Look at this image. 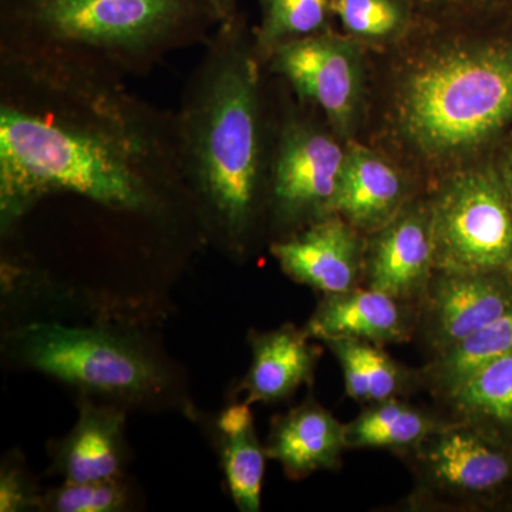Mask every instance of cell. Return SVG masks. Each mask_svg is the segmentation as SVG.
I'll list each match as a JSON object with an SVG mask.
<instances>
[{
	"label": "cell",
	"instance_id": "44dd1931",
	"mask_svg": "<svg viewBox=\"0 0 512 512\" xmlns=\"http://www.w3.org/2000/svg\"><path fill=\"white\" fill-rule=\"evenodd\" d=\"M450 394L468 419L512 436V353L481 367Z\"/></svg>",
	"mask_w": 512,
	"mask_h": 512
},
{
	"label": "cell",
	"instance_id": "cb8c5ba5",
	"mask_svg": "<svg viewBox=\"0 0 512 512\" xmlns=\"http://www.w3.org/2000/svg\"><path fill=\"white\" fill-rule=\"evenodd\" d=\"M511 353L512 306L501 318L444 349L443 356L434 366V377L440 386L451 393L481 367Z\"/></svg>",
	"mask_w": 512,
	"mask_h": 512
},
{
	"label": "cell",
	"instance_id": "52a82bcc",
	"mask_svg": "<svg viewBox=\"0 0 512 512\" xmlns=\"http://www.w3.org/2000/svg\"><path fill=\"white\" fill-rule=\"evenodd\" d=\"M12 339L23 363L87 392L134 399L164 383L153 357L104 330L30 323Z\"/></svg>",
	"mask_w": 512,
	"mask_h": 512
},
{
	"label": "cell",
	"instance_id": "5bb4252c",
	"mask_svg": "<svg viewBox=\"0 0 512 512\" xmlns=\"http://www.w3.org/2000/svg\"><path fill=\"white\" fill-rule=\"evenodd\" d=\"M433 302L437 338L447 349L511 308V274H441Z\"/></svg>",
	"mask_w": 512,
	"mask_h": 512
},
{
	"label": "cell",
	"instance_id": "4316f807",
	"mask_svg": "<svg viewBox=\"0 0 512 512\" xmlns=\"http://www.w3.org/2000/svg\"><path fill=\"white\" fill-rule=\"evenodd\" d=\"M42 495L30 484L28 474L18 464H8L0 474V511L16 512L39 507Z\"/></svg>",
	"mask_w": 512,
	"mask_h": 512
},
{
	"label": "cell",
	"instance_id": "83f0119b",
	"mask_svg": "<svg viewBox=\"0 0 512 512\" xmlns=\"http://www.w3.org/2000/svg\"><path fill=\"white\" fill-rule=\"evenodd\" d=\"M495 165H497L498 173H500L501 178H503L505 188H507L512 201V141L508 144L507 148H505L500 161Z\"/></svg>",
	"mask_w": 512,
	"mask_h": 512
},
{
	"label": "cell",
	"instance_id": "2e32d148",
	"mask_svg": "<svg viewBox=\"0 0 512 512\" xmlns=\"http://www.w3.org/2000/svg\"><path fill=\"white\" fill-rule=\"evenodd\" d=\"M308 338L293 326L252 338V363L241 382L248 404L278 402L312 382L319 352Z\"/></svg>",
	"mask_w": 512,
	"mask_h": 512
},
{
	"label": "cell",
	"instance_id": "ba28073f",
	"mask_svg": "<svg viewBox=\"0 0 512 512\" xmlns=\"http://www.w3.org/2000/svg\"><path fill=\"white\" fill-rule=\"evenodd\" d=\"M295 99L318 111L340 140H353L365 109L363 47L336 30L278 47L266 62Z\"/></svg>",
	"mask_w": 512,
	"mask_h": 512
},
{
	"label": "cell",
	"instance_id": "8992f818",
	"mask_svg": "<svg viewBox=\"0 0 512 512\" xmlns=\"http://www.w3.org/2000/svg\"><path fill=\"white\" fill-rule=\"evenodd\" d=\"M289 93L284 109L275 113L266 210L276 224L295 232L333 214L346 143L316 117L318 111Z\"/></svg>",
	"mask_w": 512,
	"mask_h": 512
},
{
	"label": "cell",
	"instance_id": "277c9868",
	"mask_svg": "<svg viewBox=\"0 0 512 512\" xmlns=\"http://www.w3.org/2000/svg\"><path fill=\"white\" fill-rule=\"evenodd\" d=\"M211 0H0V52L146 76L220 25Z\"/></svg>",
	"mask_w": 512,
	"mask_h": 512
},
{
	"label": "cell",
	"instance_id": "5b68a950",
	"mask_svg": "<svg viewBox=\"0 0 512 512\" xmlns=\"http://www.w3.org/2000/svg\"><path fill=\"white\" fill-rule=\"evenodd\" d=\"M429 204L436 271L512 275V201L497 165L451 171Z\"/></svg>",
	"mask_w": 512,
	"mask_h": 512
},
{
	"label": "cell",
	"instance_id": "ffe728a7",
	"mask_svg": "<svg viewBox=\"0 0 512 512\" xmlns=\"http://www.w3.org/2000/svg\"><path fill=\"white\" fill-rule=\"evenodd\" d=\"M258 5L261 22L252 33L265 66L278 47L335 30V0H258Z\"/></svg>",
	"mask_w": 512,
	"mask_h": 512
},
{
	"label": "cell",
	"instance_id": "9a60e30c",
	"mask_svg": "<svg viewBox=\"0 0 512 512\" xmlns=\"http://www.w3.org/2000/svg\"><path fill=\"white\" fill-rule=\"evenodd\" d=\"M345 448V426L318 404L306 403L275 421L265 453L289 477L303 478L336 467Z\"/></svg>",
	"mask_w": 512,
	"mask_h": 512
},
{
	"label": "cell",
	"instance_id": "ac0fdd59",
	"mask_svg": "<svg viewBox=\"0 0 512 512\" xmlns=\"http://www.w3.org/2000/svg\"><path fill=\"white\" fill-rule=\"evenodd\" d=\"M217 439L232 500L238 510L259 511L266 453L256 436L254 416L247 402L235 404L221 413Z\"/></svg>",
	"mask_w": 512,
	"mask_h": 512
},
{
	"label": "cell",
	"instance_id": "7402d4cb",
	"mask_svg": "<svg viewBox=\"0 0 512 512\" xmlns=\"http://www.w3.org/2000/svg\"><path fill=\"white\" fill-rule=\"evenodd\" d=\"M433 431L424 414L394 399L376 403L345 426L348 448L419 446Z\"/></svg>",
	"mask_w": 512,
	"mask_h": 512
},
{
	"label": "cell",
	"instance_id": "4fadbf2b",
	"mask_svg": "<svg viewBox=\"0 0 512 512\" xmlns=\"http://www.w3.org/2000/svg\"><path fill=\"white\" fill-rule=\"evenodd\" d=\"M430 473L453 490L487 493L512 476V458L470 426H451L426 439Z\"/></svg>",
	"mask_w": 512,
	"mask_h": 512
},
{
	"label": "cell",
	"instance_id": "7a4b0ae2",
	"mask_svg": "<svg viewBox=\"0 0 512 512\" xmlns=\"http://www.w3.org/2000/svg\"><path fill=\"white\" fill-rule=\"evenodd\" d=\"M202 46L174 111L181 165L202 228L239 254L266 208L275 133L268 70L241 10Z\"/></svg>",
	"mask_w": 512,
	"mask_h": 512
},
{
	"label": "cell",
	"instance_id": "30bf717a",
	"mask_svg": "<svg viewBox=\"0 0 512 512\" xmlns=\"http://www.w3.org/2000/svg\"><path fill=\"white\" fill-rule=\"evenodd\" d=\"M434 269L429 202H410L375 232L367 254V282L394 299L416 295Z\"/></svg>",
	"mask_w": 512,
	"mask_h": 512
},
{
	"label": "cell",
	"instance_id": "6da1fadb",
	"mask_svg": "<svg viewBox=\"0 0 512 512\" xmlns=\"http://www.w3.org/2000/svg\"><path fill=\"white\" fill-rule=\"evenodd\" d=\"M126 80L84 64L0 52L3 235L57 195L147 220H167L178 208L197 214L174 111L131 93Z\"/></svg>",
	"mask_w": 512,
	"mask_h": 512
},
{
	"label": "cell",
	"instance_id": "d4e9b609",
	"mask_svg": "<svg viewBox=\"0 0 512 512\" xmlns=\"http://www.w3.org/2000/svg\"><path fill=\"white\" fill-rule=\"evenodd\" d=\"M420 26L451 32H512V0H413Z\"/></svg>",
	"mask_w": 512,
	"mask_h": 512
},
{
	"label": "cell",
	"instance_id": "3957f363",
	"mask_svg": "<svg viewBox=\"0 0 512 512\" xmlns=\"http://www.w3.org/2000/svg\"><path fill=\"white\" fill-rule=\"evenodd\" d=\"M419 28L427 42L392 79L387 131L414 163L458 170L512 123V32Z\"/></svg>",
	"mask_w": 512,
	"mask_h": 512
},
{
	"label": "cell",
	"instance_id": "8fae6325",
	"mask_svg": "<svg viewBox=\"0 0 512 512\" xmlns=\"http://www.w3.org/2000/svg\"><path fill=\"white\" fill-rule=\"evenodd\" d=\"M406 198V177L392 161L355 140L346 143L333 214L345 218L357 231L375 234L402 211Z\"/></svg>",
	"mask_w": 512,
	"mask_h": 512
},
{
	"label": "cell",
	"instance_id": "484cf974",
	"mask_svg": "<svg viewBox=\"0 0 512 512\" xmlns=\"http://www.w3.org/2000/svg\"><path fill=\"white\" fill-rule=\"evenodd\" d=\"M127 490L116 480L64 483L43 495L40 508L52 512H117L127 505Z\"/></svg>",
	"mask_w": 512,
	"mask_h": 512
},
{
	"label": "cell",
	"instance_id": "f1b7e54d",
	"mask_svg": "<svg viewBox=\"0 0 512 512\" xmlns=\"http://www.w3.org/2000/svg\"><path fill=\"white\" fill-rule=\"evenodd\" d=\"M221 22L232 18L238 12V0H211Z\"/></svg>",
	"mask_w": 512,
	"mask_h": 512
},
{
	"label": "cell",
	"instance_id": "e0dca14e",
	"mask_svg": "<svg viewBox=\"0 0 512 512\" xmlns=\"http://www.w3.org/2000/svg\"><path fill=\"white\" fill-rule=\"evenodd\" d=\"M309 338L394 342L404 338L402 312L396 299L375 289L326 296L305 328Z\"/></svg>",
	"mask_w": 512,
	"mask_h": 512
},
{
	"label": "cell",
	"instance_id": "603a6c76",
	"mask_svg": "<svg viewBox=\"0 0 512 512\" xmlns=\"http://www.w3.org/2000/svg\"><path fill=\"white\" fill-rule=\"evenodd\" d=\"M338 357L345 376L346 392L357 402H384L400 386V372L382 350L359 339L325 342Z\"/></svg>",
	"mask_w": 512,
	"mask_h": 512
},
{
	"label": "cell",
	"instance_id": "7c38bea8",
	"mask_svg": "<svg viewBox=\"0 0 512 512\" xmlns=\"http://www.w3.org/2000/svg\"><path fill=\"white\" fill-rule=\"evenodd\" d=\"M124 460V413L83 400L72 431L53 447V471L64 483L116 480Z\"/></svg>",
	"mask_w": 512,
	"mask_h": 512
},
{
	"label": "cell",
	"instance_id": "d6986e66",
	"mask_svg": "<svg viewBox=\"0 0 512 512\" xmlns=\"http://www.w3.org/2000/svg\"><path fill=\"white\" fill-rule=\"evenodd\" d=\"M335 15L363 49L403 46L420 26L413 0H335Z\"/></svg>",
	"mask_w": 512,
	"mask_h": 512
},
{
	"label": "cell",
	"instance_id": "9c48e42d",
	"mask_svg": "<svg viewBox=\"0 0 512 512\" xmlns=\"http://www.w3.org/2000/svg\"><path fill=\"white\" fill-rule=\"evenodd\" d=\"M271 254L293 281L335 295L355 286L362 245L353 225L330 214L276 239Z\"/></svg>",
	"mask_w": 512,
	"mask_h": 512
}]
</instances>
